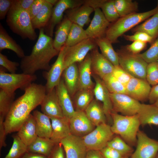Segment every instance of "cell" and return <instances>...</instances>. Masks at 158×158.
Here are the masks:
<instances>
[{
	"label": "cell",
	"instance_id": "e7e4bbea",
	"mask_svg": "<svg viewBox=\"0 0 158 158\" xmlns=\"http://www.w3.org/2000/svg\"><path fill=\"white\" fill-rule=\"evenodd\" d=\"M123 158H130L129 157H124Z\"/></svg>",
	"mask_w": 158,
	"mask_h": 158
},
{
	"label": "cell",
	"instance_id": "7dc6e473",
	"mask_svg": "<svg viewBox=\"0 0 158 158\" xmlns=\"http://www.w3.org/2000/svg\"><path fill=\"white\" fill-rule=\"evenodd\" d=\"M20 64L18 62L9 60L7 56L0 53V65L10 73H16Z\"/></svg>",
	"mask_w": 158,
	"mask_h": 158
},
{
	"label": "cell",
	"instance_id": "4fadbf2b",
	"mask_svg": "<svg viewBox=\"0 0 158 158\" xmlns=\"http://www.w3.org/2000/svg\"><path fill=\"white\" fill-rule=\"evenodd\" d=\"M67 47L65 45L61 48L55 61L49 70L44 73L47 81L45 85L46 93L55 88L60 80L64 70V59Z\"/></svg>",
	"mask_w": 158,
	"mask_h": 158
},
{
	"label": "cell",
	"instance_id": "ab89813d",
	"mask_svg": "<svg viewBox=\"0 0 158 158\" xmlns=\"http://www.w3.org/2000/svg\"><path fill=\"white\" fill-rule=\"evenodd\" d=\"M107 146L116 150L125 157H131L134 151L131 146L118 136L114 137L108 143Z\"/></svg>",
	"mask_w": 158,
	"mask_h": 158
},
{
	"label": "cell",
	"instance_id": "ffe728a7",
	"mask_svg": "<svg viewBox=\"0 0 158 158\" xmlns=\"http://www.w3.org/2000/svg\"><path fill=\"white\" fill-rule=\"evenodd\" d=\"M42 112L49 117H64L55 87L47 92L40 105Z\"/></svg>",
	"mask_w": 158,
	"mask_h": 158
},
{
	"label": "cell",
	"instance_id": "52a82bcc",
	"mask_svg": "<svg viewBox=\"0 0 158 158\" xmlns=\"http://www.w3.org/2000/svg\"><path fill=\"white\" fill-rule=\"evenodd\" d=\"M119 65L133 77L146 80L148 63L138 54L119 51L117 52Z\"/></svg>",
	"mask_w": 158,
	"mask_h": 158
},
{
	"label": "cell",
	"instance_id": "83f0119b",
	"mask_svg": "<svg viewBox=\"0 0 158 158\" xmlns=\"http://www.w3.org/2000/svg\"><path fill=\"white\" fill-rule=\"evenodd\" d=\"M137 114L140 125L158 126V107L154 104H141Z\"/></svg>",
	"mask_w": 158,
	"mask_h": 158
},
{
	"label": "cell",
	"instance_id": "f546056e",
	"mask_svg": "<svg viewBox=\"0 0 158 158\" xmlns=\"http://www.w3.org/2000/svg\"><path fill=\"white\" fill-rule=\"evenodd\" d=\"M99 102L94 99L84 111L87 117L96 126L107 123V121L102 106Z\"/></svg>",
	"mask_w": 158,
	"mask_h": 158
},
{
	"label": "cell",
	"instance_id": "c3c4849f",
	"mask_svg": "<svg viewBox=\"0 0 158 158\" xmlns=\"http://www.w3.org/2000/svg\"><path fill=\"white\" fill-rule=\"evenodd\" d=\"M123 36L126 40L133 42L138 41L147 43L152 42L154 40L148 34L141 32H135L132 35H124Z\"/></svg>",
	"mask_w": 158,
	"mask_h": 158
},
{
	"label": "cell",
	"instance_id": "603a6c76",
	"mask_svg": "<svg viewBox=\"0 0 158 158\" xmlns=\"http://www.w3.org/2000/svg\"><path fill=\"white\" fill-rule=\"evenodd\" d=\"M93 8L84 4L66 11V17L72 23L83 28L90 22V16L94 11Z\"/></svg>",
	"mask_w": 158,
	"mask_h": 158
},
{
	"label": "cell",
	"instance_id": "4316f807",
	"mask_svg": "<svg viewBox=\"0 0 158 158\" xmlns=\"http://www.w3.org/2000/svg\"><path fill=\"white\" fill-rule=\"evenodd\" d=\"M87 4L94 9L101 8L109 23L115 22L120 18L115 6L114 0H88Z\"/></svg>",
	"mask_w": 158,
	"mask_h": 158
},
{
	"label": "cell",
	"instance_id": "d590c367",
	"mask_svg": "<svg viewBox=\"0 0 158 158\" xmlns=\"http://www.w3.org/2000/svg\"><path fill=\"white\" fill-rule=\"evenodd\" d=\"M133 31L145 32L153 39L156 37L158 36V11L151 18L133 29Z\"/></svg>",
	"mask_w": 158,
	"mask_h": 158
},
{
	"label": "cell",
	"instance_id": "ba28073f",
	"mask_svg": "<svg viewBox=\"0 0 158 158\" xmlns=\"http://www.w3.org/2000/svg\"><path fill=\"white\" fill-rule=\"evenodd\" d=\"M114 134L111 126L105 123L96 126L82 138L87 150H100L107 146L108 143L114 137Z\"/></svg>",
	"mask_w": 158,
	"mask_h": 158
},
{
	"label": "cell",
	"instance_id": "94428289",
	"mask_svg": "<svg viewBox=\"0 0 158 158\" xmlns=\"http://www.w3.org/2000/svg\"><path fill=\"white\" fill-rule=\"evenodd\" d=\"M58 1V0H46V1L52 4L53 6H54L57 2Z\"/></svg>",
	"mask_w": 158,
	"mask_h": 158
},
{
	"label": "cell",
	"instance_id": "8992f818",
	"mask_svg": "<svg viewBox=\"0 0 158 158\" xmlns=\"http://www.w3.org/2000/svg\"><path fill=\"white\" fill-rule=\"evenodd\" d=\"M4 67H0V88L8 93H15L18 89L24 90L37 79L35 74L8 73Z\"/></svg>",
	"mask_w": 158,
	"mask_h": 158
},
{
	"label": "cell",
	"instance_id": "f6af8a7d",
	"mask_svg": "<svg viewBox=\"0 0 158 158\" xmlns=\"http://www.w3.org/2000/svg\"><path fill=\"white\" fill-rule=\"evenodd\" d=\"M146 80L150 85L158 84V62L148 63L146 70Z\"/></svg>",
	"mask_w": 158,
	"mask_h": 158
},
{
	"label": "cell",
	"instance_id": "d6986e66",
	"mask_svg": "<svg viewBox=\"0 0 158 158\" xmlns=\"http://www.w3.org/2000/svg\"><path fill=\"white\" fill-rule=\"evenodd\" d=\"M91 68L92 74L102 79L112 73L114 66L99 52L97 47L91 51Z\"/></svg>",
	"mask_w": 158,
	"mask_h": 158
},
{
	"label": "cell",
	"instance_id": "e575fe53",
	"mask_svg": "<svg viewBox=\"0 0 158 158\" xmlns=\"http://www.w3.org/2000/svg\"><path fill=\"white\" fill-rule=\"evenodd\" d=\"M45 1L41 10L38 14L32 19V25L35 29L44 28L49 22L52 14L53 6Z\"/></svg>",
	"mask_w": 158,
	"mask_h": 158
},
{
	"label": "cell",
	"instance_id": "be15d7a7",
	"mask_svg": "<svg viewBox=\"0 0 158 158\" xmlns=\"http://www.w3.org/2000/svg\"><path fill=\"white\" fill-rule=\"evenodd\" d=\"M155 158H158V153H157V155L156 157H155Z\"/></svg>",
	"mask_w": 158,
	"mask_h": 158
},
{
	"label": "cell",
	"instance_id": "ee69618b",
	"mask_svg": "<svg viewBox=\"0 0 158 158\" xmlns=\"http://www.w3.org/2000/svg\"><path fill=\"white\" fill-rule=\"evenodd\" d=\"M138 55L148 63L158 60V38L146 51Z\"/></svg>",
	"mask_w": 158,
	"mask_h": 158
},
{
	"label": "cell",
	"instance_id": "4dcf8cb0",
	"mask_svg": "<svg viewBox=\"0 0 158 158\" xmlns=\"http://www.w3.org/2000/svg\"><path fill=\"white\" fill-rule=\"evenodd\" d=\"M4 49L12 50L21 59L25 56L22 47L9 35L0 23V51Z\"/></svg>",
	"mask_w": 158,
	"mask_h": 158
},
{
	"label": "cell",
	"instance_id": "7a4b0ae2",
	"mask_svg": "<svg viewBox=\"0 0 158 158\" xmlns=\"http://www.w3.org/2000/svg\"><path fill=\"white\" fill-rule=\"evenodd\" d=\"M39 30L38 38L31 53L21 59L20 66L23 73L34 75L39 70L48 71L51 67L50 61L59 53L54 46L52 37L45 33L44 28Z\"/></svg>",
	"mask_w": 158,
	"mask_h": 158
},
{
	"label": "cell",
	"instance_id": "277c9868",
	"mask_svg": "<svg viewBox=\"0 0 158 158\" xmlns=\"http://www.w3.org/2000/svg\"><path fill=\"white\" fill-rule=\"evenodd\" d=\"M113 133L120 136L130 146L136 145L137 135L140 124L137 114L127 116L113 111L111 114Z\"/></svg>",
	"mask_w": 158,
	"mask_h": 158
},
{
	"label": "cell",
	"instance_id": "680465c9",
	"mask_svg": "<svg viewBox=\"0 0 158 158\" xmlns=\"http://www.w3.org/2000/svg\"><path fill=\"white\" fill-rule=\"evenodd\" d=\"M85 158H104L99 150H88Z\"/></svg>",
	"mask_w": 158,
	"mask_h": 158
},
{
	"label": "cell",
	"instance_id": "7402d4cb",
	"mask_svg": "<svg viewBox=\"0 0 158 158\" xmlns=\"http://www.w3.org/2000/svg\"><path fill=\"white\" fill-rule=\"evenodd\" d=\"M51 120L52 133L50 139L56 144L71 133L69 119L65 117H50Z\"/></svg>",
	"mask_w": 158,
	"mask_h": 158
},
{
	"label": "cell",
	"instance_id": "8d00e7d4",
	"mask_svg": "<svg viewBox=\"0 0 158 158\" xmlns=\"http://www.w3.org/2000/svg\"><path fill=\"white\" fill-rule=\"evenodd\" d=\"M93 89L78 90L74 96L76 110L84 111L94 99Z\"/></svg>",
	"mask_w": 158,
	"mask_h": 158
},
{
	"label": "cell",
	"instance_id": "9c48e42d",
	"mask_svg": "<svg viewBox=\"0 0 158 158\" xmlns=\"http://www.w3.org/2000/svg\"><path fill=\"white\" fill-rule=\"evenodd\" d=\"M97 47L95 40L87 38L71 47H67L64 59V70L71 64L83 61L90 51Z\"/></svg>",
	"mask_w": 158,
	"mask_h": 158
},
{
	"label": "cell",
	"instance_id": "6125c7cd",
	"mask_svg": "<svg viewBox=\"0 0 158 158\" xmlns=\"http://www.w3.org/2000/svg\"><path fill=\"white\" fill-rule=\"evenodd\" d=\"M157 107H158V99L153 104Z\"/></svg>",
	"mask_w": 158,
	"mask_h": 158
},
{
	"label": "cell",
	"instance_id": "f5cc1de1",
	"mask_svg": "<svg viewBox=\"0 0 158 158\" xmlns=\"http://www.w3.org/2000/svg\"><path fill=\"white\" fill-rule=\"evenodd\" d=\"M45 0H35L28 11L32 19L35 18L41 10Z\"/></svg>",
	"mask_w": 158,
	"mask_h": 158
},
{
	"label": "cell",
	"instance_id": "e0dca14e",
	"mask_svg": "<svg viewBox=\"0 0 158 158\" xmlns=\"http://www.w3.org/2000/svg\"><path fill=\"white\" fill-rule=\"evenodd\" d=\"M94 9V14L90 23L85 30L88 38L95 40L105 36L110 23L99 8Z\"/></svg>",
	"mask_w": 158,
	"mask_h": 158
},
{
	"label": "cell",
	"instance_id": "d4e9b609",
	"mask_svg": "<svg viewBox=\"0 0 158 158\" xmlns=\"http://www.w3.org/2000/svg\"><path fill=\"white\" fill-rule=\"evenodd\" d=\"M17 135L27 146L38 137L36 123L32 114H30L22 125Z\"/></svg>",
	"mask_w": 158,
	"mask_h": 158
},
{
	"label": "cell",
	"instance_id": "44dd1931",
	"mask_svg": "<svg viewBox=\"0 0 158 158\" xmlns=\"http://www.w3.org/2000/svg\"><path fill=\"white\" fill-rule=\"evenodd\" d=\"M55 88L64 116L69 119L73 114L75 110L73 106L71 97L62 77Z\"/></svg>",
	"mask_w": 158,
	"mask_h": 158
},
{
	"label": "cell",
	"instance_id": "9f6ffc18",
	"mask_svg": "<svg viewBox=\"0 0 158 158\" xmlns=\"http://www.w3.org/2000/svg\"><path fill=\"white\" fill-rule=\"evenodd\" d=\"M35 0H13V4L18 7L28 11Z\"/></svg>",
	"mask_w": 158,
	"mask_h": 158
},
{
	"label": "cell",
	"instance_id": "03108f58",
	"mask_svg": "<svg viewBox=\"0 0 158 158\" xmlns=\"http://www.w3.org/2000/svg\"><path fill=\"white\" fill-rule=\"evenodd\" d=\"M157 7H158V1H157Z\"/></svg>",
	"mask_w": 158,
	"mask_h": 158
},
{
	"label": "cell",
	"instance_id": "9a60e30c",
	"mask_svg": "<svg viewBox=\"0 0 158 158\" xmlns=\"http://www.w3.org/2000/svg\"><path fill=\"white\" fill-rule=\"evenodd\" d=\"M69 121L71 134L82 138L91 132L96 127L83 111L75 110Z\"/></svg>",
	"mask_w": 158,
	"mask_h": 158
},
{
	"label": "cell",
	"instance_id": "ac0fdd59",
	"mask_svg": "<svg viewBox=\"0 0 158 158\" xmlns=\"http://www.w3.org/2000/svg\"><path fill=\"white\" fill-rule=\"evenodd\" d=\"M126 87L127 94L139 102L148 99L151 89L146 80L133 77Z\"/></svg>",
	"mask_w": 158,
	"mask_h": 158
},
{
	"label": "cell",
	"instance_id": "681fc988",
	"mask_svg": "<svg viewBox=\"0 0 158 158\" xmlns=\"http://www.w3.org/2000/svg\"><path fill=\"white\" fill-rule=\"evenodd\" d=\"M147 43L145 42L135 41L133 42L131 44L127 45L126 48L128 52L137 54L145 49Z\"/></svg>",
	"mask_w": 158,
	"mask_h": 158
},
{
	"label": "cell",
	"instance_id": "f1b7e54d",
	"mask_svg": "<svg viewBox=\"0 0 158 158\" xmlns=\"http://www.w3.org/2000/svg\"><path fill=\"white\" fill-rule=\"evenodd\" d=\"M36 122L38 136L50 138L52 133V127L50 118L37 110L32 114Z\"/></svg>",
	"mask_w": 158,
	"mask_h": 158
},
{
	"label": "cell",
	"instance_id": "cb8c5ba5",
	"mask_svg": "<svg viewBox=\"0 0 158 158\" xmlns=\"http://www.w3.org/2000/svg\"><path fill=\"white\" fill-rule=\"evenodd\" d=\"M91 59L90 54L88 53L82 61L79 63L78 66L79 76V89H94L95 83L91 77Z\"/></svg>",
	"mask_w": 158,
	"mask_h": 158
},
{
	"label": "cell",
	"instance_id": "484cf974",
	"mask_svg": "<svg viewBox=\"0 0 158 158\" xmlns=\"http://www.w3.org/2000/svg\"><path fill=\"white\" fill-rule=\"evenodd\" d=\"M62 75V78L70 96L73 97L79 87L78 67L77 63L72 64L66 68Z\"/></svg>",
	"mask_w": 158,
	"mask_h": 158
},
{
	"label": "cell",
	"instance_id": "8fae6325",
	"mask_svg": "<svg viewBox=\"0 0 158 158\" xmlns=\"http://www.w3.org/2000/svg\"><path fill=\"white\" fill-rule=\"evenodd\" d=\"M113 111L121 115L131 116L137 114L141 103L128 95L110 93Z\"/></svg>",
	"mask_w": 158,
	"mask_h": 158
},
{
	"label": "cell",
	"instance_id": "5b68a950",
	"mask_svg": "<svg viewBox=\"0 0 158 158\" xmlns=\"http://www.w3.org/2000/svg\"><path fill=\"white\" fill-rule=\"evenodd\" d=\"M158 7L147 11L135 13L120 17L108 28L105 37L112 43L124 33L156 13Z\"/></svg>",
	"mask_w": 158,
	"mask_h": 158
},
{
	"label": "cell",
	"instance_id": "30bf717a",
	"mask_svg": "<svg viewBox=\"0 0 158 158\" xmlns=\"http://www.w3.org/2000/svg\"><path fill=\"white\" fill-rule=\"evenodd\" d=\"M84 3V0H59L53 7L50 20L44 28L45 33L52 37L55 26L61 20L63 13L66 10L79 6Z\"/></svg>",
	"mask_w": 158,
	"mask_h": 158
},
{
	"label": "cell",
	"instance_id": "d6a6232c",
	"mask_svg": "<svg viewBox=\"0 0 158 158\" xmlns=\"http://www.w3.org/2000/svg\"><path fill=\"white\" fill-rule=\"evenodd\" d=\"M95 41L101 54L114 66L119 65L118 56L114 50L112 43L105 37L95 39Z\"/></svg>",
	"mask_w": 158,
	"mask_h": 158
},
{
	"label": "cell",
	"instance_id": "f35d334b",
	"mask_svg": "<svg viewBox=\"0 0 158 158\" xmlns=\"http://www.w3.org/2000/svg\"><path fill=\"white\" fill-rule=\"evenodd\" d=\"M114 3L120 18L136 13L138 8V3L131 0H115Z\"/></svg>",
	"mask_w": 158,
	"mask_h": 158
},
{
	"label": "cell",
	"instance_id": "7bdbcfd3",
	"mask_svg": "<svg viewBox=\"0 0 158 158\" xmlns=\"http://www.w3.org/2000/svg\"><path fill=\"white\" fill-rule=\"evenodd\" d=\"M15 93H11L0 90V117L5 118L14 101Z\"/></svg>",
	"mask_w": 158,
	"mask_h": 158
},
{
	"label": "cell",
	"instance_id": "5bb4252c",
	"mask_svg": "<svg viewBox=\"0 0 158 158\" xmlns=\"http://www.w3.org/2000/svg\"><path fill=\"white\" fill-rule=\"evenodd\" d=\"M95 82L93 91L95 99L102 103V107L107 120L112 123L111 114L113 111L110 93L102 80L98 76L92 74Z\"/></svg>",
	"mask_w": 158,
	"mask_h": 158
},
{
	"label": "cell",
	"instance_id": "1f68e13d",
	"mask_svg": "<svg viewBox=\"0 0 158 158\" xmlns=\"http://www.w3.org/2000/svg\"><path fill=\"white\" fill-rule=\"evenodd\" d=\"M56 144L50 139L38 136L28 146V152L41 154L49 157Z\"/></svg>",
	"mask_w": 158,
	"mask_h": 158
},
{
	"label": "cell",
	"instance_id": "74e56055",
	"mask_svg": "<svg viewBox=\"0 0 158 158\" xmlns=\"http://www.w3.org/2000/svg\"><path fill=\"white\" fill-rule=\"evenodd\" d=\"M87 38L85 30L83 27L72 23L65 45L72 46Z\"/></svg>",
	"mask_w": 158,
	"mask_h": 158
},
{
	"label": "cell",
	"instance_id": "836d02e7",
	"mask_svg": "<svg viewBox=\"0 0 158 158\" xmlns=\"http://www.w3.org/2000/svg\"><path fill=\"white\" fill-rule=\"evenodd\" d=\"M72 24L66 17L58 26L53 40L54 46L58 51L65 44Z\"/></svg>",
	"mask_w": 158,
	"mask_h": 158
},
{
	"label": "cell",
	"instance_id": "91938a15",
	"mask_svg": "<svg viewBox=\"0 0 158 158\" xmlns=\"http://www.w3.org/2000/svg\"><path fill=\"white\" fill-rule=\"evenodd\" d=\"M23 158H48V157L39 154L28 152Z\"/></svg>",
	"mask_w": 158,
	"mask_h": 158
},
{
	"label": "cell",
	"instance_id": "f907efd6",
	"mask_svg": "<svg viewBox=\"0 0 158 158\" xmlns=\"http://www.w3.org/2000/svg\"><path fill=\"white\" fill-rule=\"evenodd\" d=\"M99 151L104 158H123L125 157L116 150L108 146Z\"/></svg>",
	"mask_w": 158,
	"mask_h": 158
},
{
	"label": "cell",
	"instance_id": "7c38bea8",
	"mask_svg": "<svg viewBox=\"0 0 158 158\" xmlns=\"http://www.w3.org/2000/svg\"><path fill=\"white\" fill-rule=\"evenodd\" d=\"M136 149L130 158H155L158 153V140L149 137L140 130L137 135Z\"/></svg>",
	"mask_w": 158,
	"mask_h": 158
},
{
	"label": "cell",
	"instance_id": "bcb514c9",
	"mask_svg": "<svg viewBox=\"0 0 158 158\" xmlns=\"http://www.w3.org/2000/svg\"><path fill=\"white\" fill-rule=\"evenodd\" d=\"M112 74L118 80L125 86L133 77L119 65L114 66Z\"/></svg>",
	"mask_w": 158,
	"mask_h": 158
},
{
	"label": "cell",
	"instance_id": "816d5d0a",
	"mask_svg": "<svg viewBox=\"0 0 158 158\" xmlns=\"http://www.w3.org/2000/svg\"><path fill=\"white\" fill-rule=\"evenodd\" d=\"M13 0H0V19H4L10 9Z\"/></svg>",
	"mask_w": 158,
	"mask_h": 158
},
{
	"label": "cell",
	"instance_id": "db71d44e",
	"mask_svg": "<svg viewBox=\"0 0 158 158\" xmlns=\"http://www.w3.org/2000/svg\"><path fill=\"white\" fill-rule=\"evenodd\" d=\"M63 150L61 143L56 144L48 158H65Z\"/></svg>",
	"mask_w": 158,
	"mask_h": 158
},
{
	"label": "cell",
	"instance_id": "6da1fadb",
	"mask_svg": "<svg viewBox=\"0 0 158 158\" xmlns=\"http://www.w3.org/2000/svg\"><path fill=\"white\" fill-rule=\"evenodd\" d=\"M14 101L4 120L6 135L17 132L31 112L40 105L46 93L45 86L32 83Z\"/></svg>",
	"mask_w": 158,
	"mask_h": 158
},
{
	"label": "cell",
	"instance_id": "2e32d148",
	"mask_svg": "<svg viewBox=\"0 0 158 158\" xmlns=\"http://www.w3.org/2000/svg\"><path fill=\"white\" fill-rule=\"evenodd\" d=\"M66 154V158H85L87 150L82 137L71 134L61 142Z\"/></svg>",
	"mask_w": 158,
	"mask_h": 158
},
{
	"label": "cell",
	"instance_id": "3957f363",
	"mask_svg": "<svg viewBox=\"0 0 158 158\" xmlns=\"http://www.w3.org/2000/svg\"><path fill=\"white\" fill-rule=\"evenodd\" d=\"M6 21L12 31L22 38L32 41L36 39L37 35L28 11L13 3L6 16Z\"/></svg>",
	"mask_w": 158,
	"mask_h": 158
},
{
	"label": "cell",
	"instance_id": "6f0895ef",
	"mask_svg": "<svg viewBox=\"0 0 158 158\" xmlns=\"http://www.w3.org/2000/svg\"><path fill=\"white\" fill-rule=\"evenodd\" d=\"M158 99V84L151 88L148 99L151 104H153Z\"/></svg>",
	"mask_w": 158,
	"mask_h": 158
},
{
	"label": "cell",
	"instance_id": "11a10c76",
	"mask_svg": "<svg viewBox=\"0 0 158 158\" xmlns=\"http://www.w3.org/2000/svg\"><path fill=\"white\" fill-rule=\"evenodd\" d=\"M5 119L0 117V150L3 147H6L7 144L6 142V137L7 135L4 125Z\"/></svg>",
	"mask_w": 158,
	"mask_h": 158
},
{
	"label": "cell",
	"instance_id": "b9f144b4",
	"mask_svg": "<svg viewBox=\"0 0 158 158\" xmlns=\"http://www.w3.org/2000/svg\"><path fill=\"white\" fill-rule=\"evenodd\" d=\"M110 93L126 94V87L118 80L112 73L102 79Z\"/></svg>",
	"mask_w": 158,
	"mask_h": 158
},
{
	"label": "cell",
	"instance_id": "60d3db41",
	"mask_svg": "<svg viewBox=\"0 0 158 158\" xmlns=\"http://www.w3.org/2000/svg\"><path fill=\"white\" fill-rule=\"evenodd\" d=\"M13 142L9 152L4 158H23L28 152V146L24 144L18 136H12Z\"/></svg>",
	"mask_w": 158,
	"mask_h": 158
}]
</instances>
